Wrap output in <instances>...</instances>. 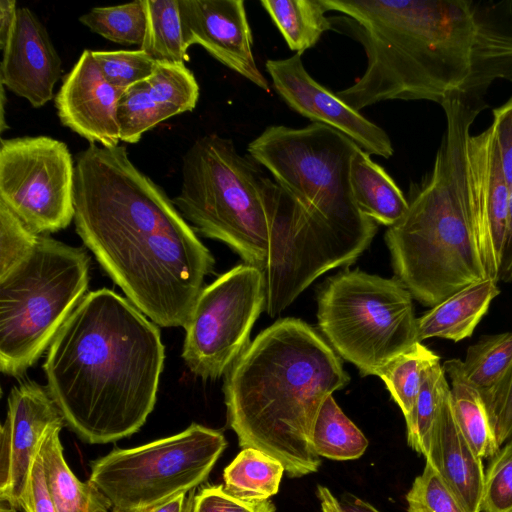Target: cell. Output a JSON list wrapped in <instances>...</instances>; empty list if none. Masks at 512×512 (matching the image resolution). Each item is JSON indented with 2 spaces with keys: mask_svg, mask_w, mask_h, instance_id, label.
<instances>
[{
  "mask_svg": "<svg viewBox=\"0 0 512 512\" xmlns=\"http://www.w3.org/2000/svg\"><path fill=\"white\" fill-rule=\"evenodd\" d=\"M406 501L408 512H467L428 462L415 478Z\"/></svg>",
  "mask_w": 512,
  "mask_h": 512,
  "instance_id": "obj_33",
  "label": "cell"
},
{
  "mask_svg": "<svg viewBox=\"0 0 512 512\" xmlns=\"http://www.w3.org/2000/svg\"><path fill=\"white\" fill-rule=\"evenodd\" d=\"M20 505L24 512H57L39 451L33 461L28 484Z\"/></svg>",
  "mask_w": 512,
  "mask_h": 512,
  "instance_id": "obj_39",
  "label": "cell"
},
{
  "mask_svg": "<svg viewBox=\"0 0 512 512\" xmlns=\"http://www.w3.org/2000/svg\"><path fill=\"white\" fill-rule=\"evenodd\" d=\"M464 171L481 259L498 282L507 231L509 188L490 128L467 136Z\"/></svg>",
  "mask_w": 512,
  "mask_h": 512,
  "instance_id": "obj_14",
  "label": "cell"
},
{
  "mask_svg": "<svg viewBox=\"0 0 512 512\" xmlns=\"http://www.w3.org/2000/svg\"><path fill=\"white\" fill-rule=\"evenodd\" d=\"M39 237L0 202V276L6 274L34 248Z\"/></svg>",
  "mask_w": 512,
  "mask_h": 512,
  "instance_id": "obj_35",
  "label": "cell"
},
{
  "mask_svg": "<svg viewBox=\"0 0 512 512\" xmlns=\"http://www.w3.org/2000/svg\"><path fill=\"white\" fill-rule=\"evenodd\" d=\"M74 207L78 235L128 300L159 326L184 327L215 260L126 146L76 155Z\"/></svg>",
  "mask_w": 512,
  "mask_h": 512,
  "instance_id": "obj_1",
  "label": "cell"
},
{
  "mask_svg": "<svg viewBox=\"0 0 512 512\" xmlns=\"http://www.w3.org/2000/svg\"><path fill=\"white\" fill-rule=\"evenodd\" d=\"M147 30L140 49L157 62L185 64L178 0H146Z\"/></svg>",
  "mask_w": 512,
  "mask_h": 512,
  "instance_id": "obj_28",
  "label": "cell"
},
{
  "mask_svg": "<svg viewBox=\"0 0 512 512\" xmlns=\"http://www.w3.org/2000/svg\"><path fill=\"white\" fill-rule=\"evenodd\" d=\"M285 468L274 457L245 448L224 469V488L232 496L252 503L268 500L279 490Z\"/></svg>",
  "mask_w": 512,
  "mask_h": 512,
  "instance_id": "obj_24",
  "label": "cell"
},
{
  "mask_svg": "<svg viewBox=\"0 0 512 512\" xmlns=\"http://www.w3.org/2000/svg\"><path fill=\"white\" fill-rule=\"evenodd\" d=\"M260 4L296 53L314 47L325 31L332 30L322 0H262Z\"/></svg>",
  "mask_w": 512,
  "mask_h": 512,
  "instance_id": "obj_25",
  "label": "cell"
},
{
  "mask_svg": "<svg viewBox=\"0 0 512 512\" xmlns=\"http://www.w3.org/2000/svg\"><path fill=\"white\" fill-rule=\"evenodd\" d=\"M92 54L107 82L122 91L150 77L157 66V61L142 49L92 51Z\"/></svg>",
  "mask_w": 512,
  "mask_h": 512,
  "instance_id": "obj_32",
  "label": "cell"
},
{
  "mask_svg": "<svg viewBox=\"0 0 512 512\" xmlns=\"http://www.w3.org/2000/svg\"><path fill=\"white\" fill-rule=\"evenodd\" d=\"M181 493L162 503L134 510H118L112 508V512H189L193 503V496Z\"/></svg>",
  "mask_w": 512,
  "mask_h": 512,
  "instance_id": "obj_40",
  "label": "cell"
},
{
  "mask_svg": "<svg viewBox=\"0 0 512 512\" xmlns=\"http://www.w3.org/2000/svg\"><path fill=\"white\" fill-rule=\"evenodd\" d=\"M89 256L40 235L35 247L0 276V370L20 376L52 343L86 295Z\"/></svg>",
  "mask_w": 512,
  "mask_h": 512,
  "instance_id": "obj_7",
  "label": "cell"
},
{
  "mask_svg": "<svg viewBox=\"0 0 512 512\" xmlns=\"http://www.w3.org/2000/svg\"><path fill=\"white\" fill-rule=\"evenodd\" d=\"M79 21L109 41L141 46L147 30L146 0L93 7L81 15Z\"/></svg>",
  "mask_w": 512,
  "mask_h": 512,
  "instance_id": "obj_31",
  "label": "cell"
},
{
  "mask_svg": "<svg viewBox=\"0 0 512 512\" xmlns=\"http://www.w3.org/2000/svg\"><path fill=\"white\" fill-rule=\"evenodd\" d=\"M75 163L67 145L49 136L2 139L0 202L38 235L74 220Z\"/></svg>",
  "mask_w": 512,
  "mask_h": 512,
  "instance_id": "obj_11",
  "label": "cell"
},
{
  "mask_svg": "<svg viewBox=\"0 0 512 512\" xmlns=\"http://www.w3.org/2000/svg\"><path fill=\"white\" fill-rule=\"evenodd\" d=\"M261 505L232 496L223 485H212L193 496L191 512H257Z\"/></svg>",
  "mask_w": 512,
  "mask_h": 512,
  "instance_id": "obj_38",
  "label": "cell"
},
{
  "mask_svg": "<svg viewBox=\"0 0 512 512\" xmlns=\"http://www.w3.org/2000/svg\"><path fill=\"white\" fill-rule=\"evenodd\" d=\"M443 369L451 381V405L460 431L479 458L492 459L500 446L480 393L466 379L462 360H447Z\"/></svg>",
  "mask_w": 512,
  "mask_h": 512,
  "instance_id": "obj_23",
  "label": "cell"
},
{
  "mask_svg": "<svg viewBox=\"0 0 512 512\" xmlns=\"http://www.w3.org/2000/svg\"><path fill=\"white\" fill-rule=\"evenodd\" d=\"M226 445L220 431L193 423L169 437L113 449L91 462L89 481L114 509L144 508L202 484Z\"/></svg>",
  "mask_w": 512,
  "mask_h": 512,
  "instance_id": "obj_9",
  "label": "cell"
},
{
  "mask_svg": "<svg viewBox=\"0 0 512 512\" xmlns=\"http://www.w3.org/2000/svg\"><path fill=\"white\" fill-rule=\"evenodd\" d=\"M350 182L357 207L375 223L391 227L405 215L408 200L403 192L360 148L351 161Z\"/></svg>",
  "mask_w": 512,
  "mask_h": 512,
  "instance_id": "obj_22",
  "label": "cell"
},
{
  "mask_svg": "<svg viewBox=\"0 0 512 512\" xmlns=\"http://www.w3.org/2000/svg\"><path fill=\"white\" fill-rule=\"evenodd\" d=\"M183 43L202 46L213 58L269 91L253 54V38L243 0H178Z\"/></svg>",
  "mask_w": 512,
  "mask_h": 512,
  "instance_id": "obj_15",
  "label": "cell"
},
{
  "mask_svg": "<svg viewBox=\"0 0 512 512\" xmlns=\"http://www.w3.org/2000/svg\"><path fill=\"white\" fill-rule=\"evenodd\" d=\"M63 426L50 427L39 447L57 512H109L112 504L106 496L89 480H79L69 468L59 436Z\"/></svg>",
  "mask_w": 512,
  "mask_h": 512,
  "instance_id": "obj_21",
  "label": "cell"
},
{
  "mask_svg": "<svg viewBox=\"0 0 512 512\" xmlns=\"http://www.w3.org/2000/svg\"><path fill=\"white\" fill-rule=\"evenodd\" d=\"M199 92L198 82L185 64L157 62L150 77L126 89L118 100L120 140L135 144L159 123L192 111Z\"/></svg>",
  "mask_w": 512,
  "mask_h": 512,
  "instance_id": "obj_18",
  "label": "cell"
},
{
  "mask_svg": "<svg viewBox=\"0 0 512 512\" xmlns=\"http://www.w3.org/2000/svg\"><path fill=\"white\" fill-rule=\"evenodd\" d=\"M358 148L337 130L312 122L302 128L268 126L247 151L307 211L364 252L378 224L361 213L353 197L350 168Z\"/></svg>",
  "mask_w": 512,
  "mask_h": 512,
  "instance_id": "obj_6",
  "label": "cell"
},
{
  "mask_svg": "<svg viewBox=\"0 0 512 512\" xmlns=\"http://www.w3.org/2000/svg\"><path fill=\"white\" fill-rule=\"evenodd\" d=\"M225 375L227 424L239 446L279 460L291 478L317 472L314 422L325 399L350 381L332 347L304 321L279 319Z\"/></svg>",
  "mask_w": 512,
  "mask_h": 512,
  "instance_id": "obj_3",
  "label": "cell"
},
{
  "mask_svg": "<svg viewBox=\"0 0 512 512\" xmlns=\"http://www.w3.org/2000/svg\"><path fill=\"white\" fill-rule=\"evenodd\" d=\"M441 107L446 128L433 168L411 190L405 215L385 233L396 278L414 299L431 308L488 278L464 171L465 140L487 104L455 96Z\"/></svg>",
  "mask_w": 512,
  "mask_h": 512,
  "instance_id": "obj_4",
  "label": "cell"
},
{
  "mask_svg": "<svg viewBox=\"0 0 512 512\" xmlns=\"http://www.w3.org/2000/svg\"><path fill=\"white\" fill-rule=\"evenodd\" d=\"M230 138L208 134L185 152L181 186L173 203L183 218L205 237L219 240L244 263L264 270L270 223L266 175Z\"/></svg>",
  "mask_w": 512,
  "mask_h": 512,
  "instance_id": "obj_5",
  "label": "cell"
},
{
  "mask_svg": "<svg viewBox=\"0 0 512 512\" xmlns=\"http://www.w3.org/2000/svg\"><path fill=\"white\" fill-rule=\"evenodd\" d=\"M17 3L15 0L0 1V48L4 49L17 19Z\"/></svg>",
  "mask_w": 512,
  "mask_h": 512,
  "instance_id": "obj_42",
  "label": "cell"
},
{
  "mask_svg": "<svg viewBox=\"0 0 512 512\" xmlns=\"http://www.w3.org/2000/svg\"><path fill=\"white\" fill-rule=\"evenodd\" d=\"M312 445L320 457L352 460L364 454L368 440L330 395L323 402L314 422Z\"/></svg>",
  "mask_w": 512,
  "mask_h": 512,
  "instance_id": "obj_26",
  "label": "cell"
},
{
  "mask_svg": "<svg viewBox=\"0 0 512 512\" xmlns=\"http://www.w3.org/2000/svg\"><path fill=\"white\" fill-rule=\"evenodd\" d=\"M498 152L501 169L509 190L512 188V97L493 110L489 127Z\"/></svg>",
  "mask_w": 512,
  "mask_h": 512,
  "instance_id": "obj_37",
  "label": "cell"
},
{
  "mask_svg": "<svg viewBox=\"0 0 512 512\" xmlns=\"http://www.w3.org/2000/svg\"><path fill=\"white\" fill-rule=\"evenodd\" d=\"M499 293L491 278L466 286L417 318L418 341L438 337L459 342L471 336Z\"/></svg>",
  "mask_w": 512,
  "mask_h": 512,
  "instance_id": "obj_20",
  "label": "cell"
},
{
  "mask_svg": "<svg viewBox=\"0 0 512 512\" xmlns=\"http://www.w3.org/2000/svg\"><path fill=\"white\" fill-rule=\"evenodd\" d=\"M425 458L467 512H480L485 478L482 459L457 425L451 392L431 432Z\"/></svg>",
  "mask_w": 512,
  "mask_h": 512,
  "instance_id": "obj_19",
  "label": "cell"
},
{
  "mask_svg": "<svg viewBox=\"0 0 512 512\" xmlns=\"http://www.w3.org/2000/svg\"><path fill=\"white\" fill-rule=\"evenodd\" d=\"M480 512H512V439L491 459Z\"/></svg>",
  "mask_w": 512,
  "mask_h": 512,
  "instance_id": "obj_34",
  "label": "cell"
},
{
  "mask_svg": "<svg viewBox=\"0 0 512 512\" xmlns=\"http://www.w3.org/2000/svg\"><path fill=\"white\" fill-rule=\"evenodd\" d=\"M0 512H17V509L9 503L1 501Z\"/></svg>",
  "mask_w": 512,
  "mask_h": 512,
  "instance_id": "obj_47",
  "label": "cell"
},
{
  "mask_svg": "<svg viewBox=\"0 0 512 512\" xmlns=\"http://www.w3.org/2000/svg\"><path fill=\"white\" fill-rule=\"evenodd\" d=\"M192 504H193V503H192ZM191 510H192V506H191V509H190V511H189V512H191Z\"/></svg>",
  "mask_w": 512,
  "mask_h": 512,
  "instance_id": "obj_48",
  "label": "cell"
},
{
  "mask_svg": "<svg viewBox=\"0 0 512 512\" xmlns=\"http://www.w3.org/2000/svg\"><path fill=\"white\" fill-rule=\"evenodd\" d=\"M257 512H275V508L270 501L266 500L262 502V505Z\"/></svg>",
  "mask_w": 512,
  "mask_h": 512,
  "instance_id": "obj_46",
  "label": "cell"
},
{
  "mask_svg": "<svg viewBox=\"0 0 512 512\" xmlns=\"http://www.w3.org/2000/svg\"><path fill=\"white\" fill-rule=\"evenodd\" d=\"M301 56L266 61L273 87L284 102L313 123L342 133L368 154L390 158L394 149L388 134L312 78Z\"/></svg>",
  "mask_w": 512,
  "mask_h": 512,
  "instance_id": "obj_12",
  "label": "cell"
},
{
  "mask_svg": "<svg viewBox=\"0 0 512 512\" xmlns=\"http://www.w3.org/2000/svg\"><path fill=\"white\" fill-rule=\"evenodd\" d=\"M450 396V387L440 360L433 362L424 372L415 409L407 426L408 445L426 457L433 427Z\"/></svg>",
  "mask_w": 512,
  "mask_h": 512,
  "instance_id": "obj_30",
  "label": "cell"
},
{
  "mask_svg": "<svg viewBox=\"0 0 512 512\" xmlns=\"http://www.w3.org/2000/svg\"><path fill=\"white\" fill-rule=\"evenodd\" d=\"M164 358L155 323L102 288L86 294L61 326L43 369L65 425L83 442L107 444L145 424Z\"/></svg>",
  "mask_w": 512,
  "mask_h": 512,
  "instance_id": "obj_2",
  "label": "cell"
},
{
  "mask_svg": "<svg viewBox=\"0 0 512 512\" xmlns=\"http://www.w3.org/2000/svg\"><path fill=\"white\" fill-rule=\"evenodd\" d=\"M57 424L65 422L47 388L32 381L13 387L0 430V501L21 510L41 441Z\"/></svg>",
  "mask_w": 512,
  "mask_h": 512,
  "instance_id": "obj_13",
  "label": "cell"
},
{
  "mask_svg": "<svg viewBox=\"0 0 512 512\" xmlns=\"http://www.w3.org/2000/svg\"><path fill=\"white\" fill-rule=\"evenodd\" d=\"M317 496L320 501V512H342L339 500L327 487L318 485Z\"/></svg>",
  "mask_w": 512,
  "mask_h": 512,
  "instance_id": "obj_43",
  "label": "cell"
},
{
  "mask_svg": "<svg viewBox=\"0 0 512 512\" xmlns=\"http://www.w3.org/2000/svg\"><path fill=\"white\" fill-rule=\"evenodd\" d=\"M266 306L261 269L239 264L203 287L186 331L182 358L202 379L226 374L250 345V332Z\"/></svg>",
  "mask_w": 512,
  "mask_h": 512,
  "instance_id": "obj_10",
  "label": "cell"
},
{
  "mask_svg": "<svg viewBox=\"0 0 512 512\" xmlns=\"http://www.w3.org/2000/svg\"><path fill=\"white\" fill-rule=\"evenodd\" d=\"M1 85L39 108L54 95L61 76V58L36 14L18 8L12 33L2 50Z\"/></svg>",
  "mask_w": 512,
  "mask_h": 512,
  "instance_id": "obj_17",
  "label": "cell"
},
{
  "mask_svg": "<svg viewBox=\"0 0 512 512\" xmlns=\"http://www.w3.org/2000/svg\"><path fill=\"white\" fill-rule=\"evenodd\" d=\"M499 280L512 281V188L509 190L508 218Z\"/></svg>",
  "mask_w": 512,
  "mask_h": 512,
  "instance_id": "obj_41",
  "label": "cell"
},
{
  "mask_svg": "<svg viewBox=\"0 0 512 512\" xmlns=\"http://www.w3.org/2000/svg\"><path fill=\"white\" fill-rule=\"evenodd\" d=\"M340 502L342 512H380L371 504L355 496H345Z\"/></svg>",
  "mask_w": 512,
  "mask_h": 512,
  "instance_id": "obj_44",
  "label": "cell"
},
{
  "mask_svg": "<svg viewBox=\"0 0 512 512\" xmlns=\"http://www.w3.org/2000/svg\"><path fill=\"white\" fill-rule=\"evenodd\" d=\"M498 445L512 439V366L500 385L484 401Z\"/></svg>",
  "mask_w": 512,
  "mask_h": 512,
  "instance_id": "obj_36",
  "label": "cell"
},
{
  "mask_svg": "<svg viewBox=\"0 0 512 512\" xmlns=\"http://www.w3.org/2000/svg\"><path fill=\"white\" fill-rule=\"evenodd\" d=\"M438 360L437 354L417 342L392 360L379 375L406 422L414 412L425 370Z\"/></svg>",
  "mask_w": 512,
  "mask_h": 512,
  "instance_id": "obj_29",
  "label": "cell"
},
{
  "mask_svg": "<svg viewBox=\"0 0 512 512\" xmlns=\"http://www.w3.org/2000/svg\"><path fill=\"white\" fill-rule=\"evenodd\" d=\"M4 104H5V94H4V88L2 86V89H1V125H0L1 132H3V130L7 128V126L5 125V120H4V113H5L4 112Z\"/></svg>",
  "mask_w": 512,
  "mask_h": 512,
  "instance_id": "obj_45",
  "label": "cell"
},
{
  "mask_svg": "<svg viewBox=\"0 0 512 512\" xmlns=\"http://www.w3.org/2000/svg\"><path fill=\"white\" fill-rule=\"evenodd\" d=\"M318 325L332 349L361 376H379L419 342L413 296L396 278L345 270L317 298Z\"/></svg>",
  "mask_w": 512,
  "mask_h": 512,
  "instance_id": "obj_8",
  "label": "cell"
},
{
  "mask_svg": "<svg viewBox=\"0 0 512 512\" xmlns=\"http://www.w3.org/2000/svg\"><path fill=\"white\" fill-rule=\"evenodd\" d=\"M512 366V332L482 337L471 345L462 361L468 382L488 399Z\"/></svg>",
  "mask_w": 512,
  "mask_h": 512,
  "instance_id": "obj_27",
  "label": "cell"
},
{
  "mask_svg": "<svg viewBox=\"0 0 512 512\" xmlns=\"http://www.w3.org/2000/svg\"><path fill=\"white\" fill-rule=\"evenodd\" d=\"M124 91L102 75L91 50H84L55 96L60 122L90 143L119 145L117 104Z\"/></svg>",
  "mask_w": 512,
  "mask_h": 512,
  "instance_id": "obj_16",
  "label": "cell"
}]
</instances>
